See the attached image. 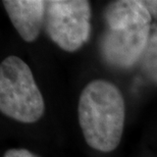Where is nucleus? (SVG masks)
<instances>
[{
	"label": "nucleus",
	"mask_w": 157,
	"mask_h": 157,
	"mask_svg": "<svg viewBox=\"0 0 157 157\" xmlns=\"http://www.w3.org/2000/svg\"><path fill=\"white\" fill-rule=\"evenodd\" d=\"M106 29L100 51L108 64L131 67L140 61L151 32L152 17L142 0H118L103 12Z\"/></svg>",
	"instance_id": "1"
},
{
	"label": "nucleus",
	"mask_w": 157,
	"mask_h": 157,
	"mask_svg": "<svg viewBox=\"0 0 157 157\" xmlns=\"http://www.w3.org/2000/svg\"><path fill=\"white\" fill-rule=\"evenodd\" d=\"M78 122L86 143L101 152H111L121 143L125 107L121 91L106 80H94L82 91Z\"/></svg>",
	"instance_id": "2"
},
{
	"label": "nucleus",
	"mask_w": 157,
	"mask_h": 157,
	"mask_svg": "<svg viewBox=\"0 0 157 157\" xmlns=\"http://www.w3.org/2000/svg\"><path fill=\"white\" fill-rule=\"evenodd\" d=\"M0 110L24 124L43 117L45 103L30 67L17 56L6 57L0 65Z\"/></svg>",
	"instance_id": "3"
},
{
	"label": "nucleus",
	"mask_w": 157,
	"mask_h": 157,
	"mask_svg": "<svg viewBox=\"0 0 157 157\" xmlns=\"http://www.w3.org/2000/svg\"><path fill=\"white\" fill-rule=\"evenodd\" d=\"M91 5L86 0L47 1V33L62 50L75 52L89 40Z\"/></svg>",
	"instance_id": "4"
},
{
	"label": "nucleus",
	"mask_w": 157,
	"mask_h": 157,
	"mask_svg": "<svg viewBox=\"0 0 157 157\" xmlns=\"http://www.w3.org/2000/svg\"><path fill=\"white\" fill-rule=\"evenodd\" d=\"M2 4L21 39L33 42L38 38L46 15L47 1L5 0Z\"/></svg>",
	"instance_id": "5"
},
{
	"label": "nucleus",
	"mask_w": 157,
	"mask_h": 157,
	"mask_svg": "<svg viewBox=\"0 0 157 157\" xmlns=\"http://www.w3.org/2000/svg\"><path fill=\"white\" fill-rule=\"evenodd\" d=\"M140 61L142 71L146 76L157 83V17L152 18L151 32Z\"/></svg>",
	"instance_id": "6"
},
{
	"label": "nucleus",
	"mask_w": 157,
	"mask_h": 157,
	"mask_svg": "<svg viewBox=\"0 0 157 157\" xmlns=\"http://www.w3.org/2000/svg\"><path fill=\"white\" fill-rule=\"evenodd\" d=\"M3 157H39L27 149H9Z\"/></svg>",
	"instance_id": "7"
},
{
	"label": "nucleus",
	"mask_w": 157,
	"mask_h": 157,
	"mask_svg": "<svg viewBox=\"0 0 157 157\" xmlns=\"http://www.w3.org/2000/svg\"><path fill=\"white\" fill-rule=\"evenodd\" d=\"M143 3L150 12L152 18L157 17V0H146L143 1Z\"/></svg>",
	"instance_id": "8"
}]
</instances>
